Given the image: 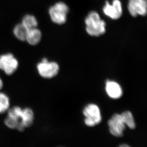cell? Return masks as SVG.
Wrapping results in <instances>:
<instances>
[{"instance_id": "277c9868", "label": "cell", "mask_w": 147, "mask_h": 147, "mask_svg": "<svg viewBox=\"0 0 147 147\" xmlns=\"http://www.w3.org/2000/svg\"><path fill=\"white\" fill-rule=\"evenodd\" d=\"M83 123L88 127H96L102 120V115L99 107L94 103H88L84 107L82 110Z\"/></svg>"}, {"instance_id": "8fae6325", "label": "cell", "mask_w": 147, "mask_h": 147, "mask_svg": "<svg viewBox=\"0 0 147 147\" xmlns=\"http://www.w3.org/2000/svg\"><path fill=\"white\" fill-rule=\"evenodd\" d=\"M24 126L26 129L33 126L35 122L36 115L34 111L30 107H24L23 109Z\"/></svg>"}, {"instance_id": "2e32d148", "label": "cell", "mask_w": 147, "mask_h": 147, "mask_svg": "<svg viewBox=\"0 0 147 147\" xmlns=\"http://www.w3.org/2000/svg\"><path fill=\"white\" fill-rule=\"evenodd\" d=\"M4 81L3 80V78H1L0 75V91L3 89V88L4 87Z\"/></svg>"}, {"instance_id": "3957f363", "label": "cell", "mask_w": 147, "mask_h": 147, "mask_svg": "<svg viewBox=\"0 0 147 147\" xmlns=\"http://www.w3.org/2000/svg\"><path fill=\"white\" fill-rule=\"evenodd\" d=\"M23 108L19 106L10 107L4 119L5 125L9 129L23 132L26 130L24 126Z\"/></svg>"}, {"instance_id": "9c48e42d", "label": "cell", "mask_w": 147, "mask_h": 147, "mask_svg": "<svg viewBox=\"0 0 147 147\" xmlns=\"http://www.w3.org/2000/svg\"><path fill=\"white\" fill-rule=\"evenodd\" d=\"M128 9L133 17L137 15L146 16L147 13V0H129Z\"/></svg>"}, {"instance_id": "ba28073f", "label": "cell", "mask_w": 147, "mask_h": 147, "mask_svg": "<svg viewBox=\"0 0 147 147\" xmlns=\"http://www.w3.org/2000/svg\"><path fill=\"white\" fill-rule=\"evenodd\" d=\"M106 16L113 19H117L122 14L121 3L119 0H113L112 4L107 1L103 9Z\"/></svg>"}, {"instance_id": "4fadbf2b", "label": "cell", "mask_w": 147, "mask_h": 147, "mask_svg": "<svg viewBox=\"0 0 147 147\" xmlns=\"http://www.w3.org/2000/svg\"><path fill=\"white\" fill-rule=\"evenodd\" d=\"M29 30L22 23L14 26L13 30V36L17 40L22 42L26 41Z\"/></svg>"}, {"instance_id": "ac0fdd59", "label": "cell", "mask_w": 147, "mask_h": 147, "mask_svg": "<svg viewBox=\"0 0 147 147\" xmlns=\"http://www.w3.org/2000/svg\"><path fill=\"white\" fill-rule=\"evenodd\" d=\"M57 147H64V146H57Z\"/></svg>"}, {"instance_id": "7c38bea8", "label": "cell", "mask_w": 147, "mask_h": 147, "mask_svg": "<svg viewBox=\"0 0 147 147\" xmlns=\"http://www.w3.org/2000/svg\"><path fill=\"white\" fill-rule=\"evenodd\" d=\"M42 38V34L41 30L37 27L29 30L26 41L30 45L34 46L38 45L41 42Z\"/></svg>"}, {"instance_id": "5b68a950", "label": "cell", "mask_w": 147, "mask_h": 147, "mask_svg": "<svg viewBox=\"0 0 147 147\" xmlns=\"http://www.w3.org/2000/svg\"><path fill=\"white\" fill-rule=\"evenodd\" d=\"M69 7L63 1H58L50 7L48 13L53 23L62 25L67 22Z\"/></svg>"}, {"instance_id": "52a82bcc", "label": "cell", "mask_w": 147, "mask_h": 147, "mask_svg": "<svg viewBox=\"0 0 147 147\" xmlns=\"http://www.w3.org/2000/svg\"><path fill=\"white\" fill-rule=\"evenodd\" d=\"M19 65L18 60L11 53H6L0 55V70L7 76L15 73Z\"/></svg>"}, {"instance_id": "6da1fadb", "label": "cell", "mask_w": 147, "mask_h": 147, "mask_svg": "<svg viewBox=\"0 0 147 147\" xmlns=\"http://www.w3.org/2000/svg\"><path fill=\"white\" fill-rule=\"evenodd\" d=\"M109 132L113 136L120 137L123 136L126 126L130 129L136 127L133 115L130 111H127L120 114H115L112 116L108 122Z\"/></svg>"}, {"instance_id": "9a60e30c", "label": "cell", "mask_w": 147, "mask_h": 147, "mask_svg": "<svg viewBox=\"0 0 147 147\" xmlns=\"http://www.w3.org/2000/svg\"><path fill=\"white\" fill-rule=\"evenodd\" d=\"M11 107V102L8 95L0 91V114L6 113Z\"/></svg>"}, {"instance_id": "7a4b0ae2", "label": "cell", "mask_w": 147, "mask_h": 147, "mask_svg": "<svg viewBox=\"0 0 147 147\" xmlns=\"http://www.w3.org/2000/svg\"><path fill=\"white\" fill-rule=\"evenodd\" d=\"M86 31L91 36H99L106 32V23L96 11L88 13L85 19Z\"/></svg>"}, {"instance_id": "8992f818", "label": "cell", "mask_w": 147, "mask_h": 147, "mask_svg": "<svg viewBox=\"0 0 147 147\" xmlns=\"http://www.w3.org/2000/svg\"><path fill=\"white\" fill-rule=\"evenodd\" d=\"M37 70L40 76L45 79H51L57 76L59 72V64L55 61L42 58L36 66Z\"/></svg>"}, {"instance_id": "5bb4252c", "label": "cell", "mask_w": 147, "mask_h": 147, "mask_svg": "<svg viewBox=\"0 0 147 147\" xmlns=\"http://www.w3.org/2000/svg\"><path fill=\"white\" fill-rule=\"evenodd\" d=\"M21 23L28 30L38 27V22L35 16L33 14H27L24 16Z\"/></svg>"}, {"instance_id": "30bf717a", "label": "cell", "mask_w": 147, "mask_h": 147, "mask_svg": "<svg viewBox=\"0 0 147 147\" xmlns=\"http://www.w3.org/2000/svg\"><path fill=\"white\" fill-rule=\"evenodd\" d=\"M106 91L108 96L113 99L119 98L122 95L121 88L119 85L114 81H107Z\"/></svg>"}, {"instance_id": "e0dca14e", "label": "cell", "mask_w": 147, "mask_h": 147, "mask_svg": "<svg viewBox=\"0 0 147 147\" xmlns=\"http://www.w3.org/2000/svg\"><path fill=\"white\" fill-rule=\"evenodd\" d=\"M119 147H130V146H129L128 145L126 144H123L120 145Z\"/></svg>"}]
</instances>
